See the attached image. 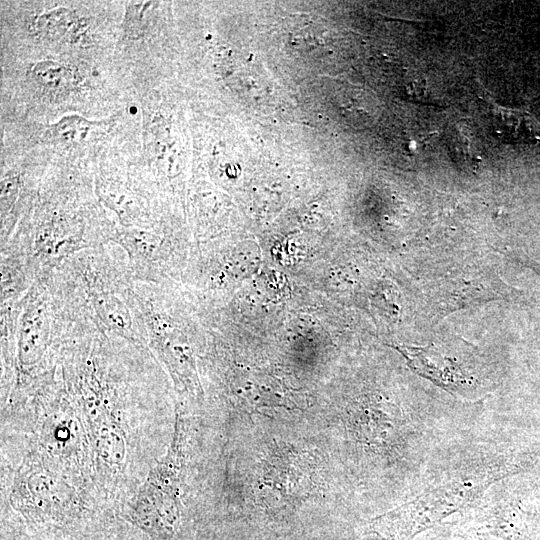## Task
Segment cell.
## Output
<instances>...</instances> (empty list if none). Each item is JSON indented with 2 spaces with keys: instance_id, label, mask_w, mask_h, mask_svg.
Returning <instances> with one entry per match:
<instances>
[{
  "instance_id": "cell-1",
  "label": "cell",
  "mask_w": 540,
  "mask_h": 540,
  "mask_svg": "<svg viewBox=\"0 0 540 540\" xmlns=\"http://www.w3.org/2000/svg\"><path fill=\"white\" fill-rule=\"evenodd\" d=\"M116 227L90 174L57 170L41 182L32 206L0 248L22 257L38 280L76 253L110 243Z\"/></svg>"
},
{
  "instance_id": "cell-2",
  "label": "cell",
  "mask_w": 540,
  "mask_h": 540,
  "mask_svg": "<svg viewBox=\"0 0 540 540\" xmlns=\"http://www.w3.org/2000/svg\"><path fill=\"white\" fill-rule=\"evenodd\" d=\"M47 279L80 325L147 347L136 281L120 246L78 252Z\"/></svg>"
},
{
  "instance_id": "cell-3",
  "label": "cell",
  "mask_w": 540,
  "mask_h": 540,
  "mask_svg": "<svg viewBox=\"0 0 540 540\" xmlns=\"http://www.w3.org/2000/svg\"><path fill=\"white\" fill-rule=\"evenodd\" d=\"M83 331L48 279L36 280L23 297L13 353L14 395L37 393L52 383L63 347Z\"/></svg>"
},
{
  "instance_id": "cell-4",
  "label": "cell",
  "mask_w": 540,
  "mask_h": 540,
  "mask_svg": "<svg viewBox=\"0 0 540 540\" xmlns=\"http://www.w3.org/2000/svg\"><path fill=\"white\" fill-rule=\"evenodd\" d=\"M147 348L170 375L176 390L190 396L201 395L187 319L171 282H136Z\"/></svg>"
},
{
  "instance_id": "cell-5",
  "label": "cell",
  "mask_w": 540,
  "mask_h": 540,
  "mask_svg": "<svg viewBox=\"0 0 540 540\" xmlns=\"http://www.w3.org/2000/svg\"><path fill=\"white\" fill-rule=\"evenodd\" d=\"M183 425L177 414L175 432L166 455L150 471L128 505L124 520L142 540H177L183 526L181 475Z\"/></svg>"
},
{
  "instance_id": "cell-6",
  "label": "cell",
  "mask_w": 540,
  "mask_h": 540,
  "mask_svg": "<svg viewBox=\"0 0 540 540\" xmlns=\"http://www.w3.org/2000/svg\"><path fill=\"white\" fill-rule=\"evenodd\" d=\"M487 485V481H469L440 486L375 518L370 529L392 540H412L471 502Z\"/></svg>"
},
{
  "instance_id": "cell-7",
  "label": "cell",
  "mask_w": 540,
  "mask_h": 540,
  "mask_svg": "<svg viewBox=\"0 0 540 540\" xmlns=\"http://www.w3.org/2000/svg\"><path fill=\"white\" fill-rule=\"evenodd\" d=\"M94 190L118 226L150 229L171 219L166 203L135 172L101 167L94 179Z\"/></svg>"
},
{
  "instance_id": "cell-8",
  "label": "cell",
  "mask_w": 540,
  "mask_h": 540,
  "mask_svg": "<svg viewBox=\"0 0 540 540\" xmlns=\"http://www.w3.org/2000/svg\"><path fill=\"white\" fill-rule=\"evenodd\" d=\"M111 242L125 251L136 282H171L181 256V244L171 220L150 229L117 225Z\"/></svg>"
},
{
  "instance_id": "cell-9",
  "label": "cell",
  "mask_w": 540,
  "mask_h": 540,
  "mask_svg": "<svg viewBox=\"0 0 540 540\" xmlns=\"http://www.w3.org/2000/svg\"><path fill=\"white\" fill-rule=\"evenodd\" d=\"M26 26L29 35L42 43L77 47L89 41L92 25L76 7L55 4L34 11Z\"/></svg>"
},
{
  "instance_id": "cell-10",
  "label": "cell",
  "mask_w": 540,
  "mask_h": 540,
  "mask_svg": "<svg viewBox=\"0 0 540 540\" xmlns=\"http://www.w3.org/2000/svg\"><path fill=\"white\" fill-rule=\"evenodd\" d=\"M26 81L41 98L64 101L85 89L86 75L76 65L61 60H38L25 70Z\"/></svg>"
},
{
  "instance_id": "cell-11",
  "label": "cell",
  "mask_w": 540,
  "mask_h": 540,
  "mask_svg": "<svg viewBox=\"0 0 540 540\" xmlns=\"http://www.w3.org/2000/svg\"><path fill=\"white\" fill-rule=\"evenodd\" d=\"M417 374L446 390H456L469 382L455 361L432 346L394 345Z\"/></svg>"
},
{
  "instance_id": "cell-12",
  "label": "cell",
  "mask_w": 540,
  "mask_h": 540,
  "mask_svg": "<svg viewBox=\"0 0 540 540\" xmlns=\"http://www.w3.org/2000/svg\"><path fill=\"white\" fill-rule=\"evenodd\" d=\"M107 126V121H95L78 114H67L47 126L44 139L60 146H76L84 144Z\"/></svg>"
},
{
  "instance_id": "cell-13",
  "label": "cell",
  "mask_w": 540,
  "mask_h": 540,
  "mask_svg": "<svg viewBox=\"0 0 540 540\" xmlns=\"http://www.w3.org/2000/svg\"><path fill=\"white\" fill-rule=\"evenodd\" d=\"M497 133L510 142H535L540 137V123L521 110L499 109L495 112Z\"/></svg>"
},
{
  "instance_id": "cell-14",
  "label": "cell",
  "mask_w": 540,
  "mask_h": 540,
  "mask_svg": "<svg viewBox=\"0 0 540 540\" xmlns=\"http://www.w3.org/2000/svg\"><path fill=\"white\" fill-rule=\"evenodd\" d=\"M97 454L104 463L120 464L125 454V441L121 430L112 423L98 422L94 431Z\"/></svg>"
},
{
  "instance_id": "cell-15",
  "label": "cell",
  "mask_w": 540,
  "mask_h": 540,
  "mask_svg": "<svg viewBox=\"0 0 540 540\" xmlns=\"http://www.w3.org/2000/svg\"><path fill=\"white\" fill-rule=\"evenodd\" d=\"M18 540H66V539H41V538H34L30 536H25L23 538L19 537Z\"/></svg>"
}]
</instances>
